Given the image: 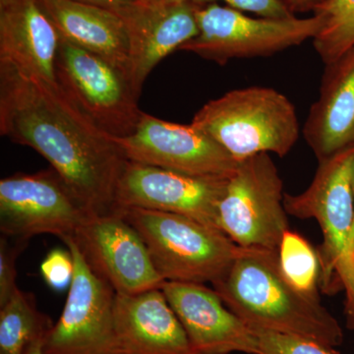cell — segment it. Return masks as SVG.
<instances>
[{
    "mask_svg": "<svg viewBox=\"0 0 354 354\" xmlns=\"http://www.w3.org/2000/svg\"><path fill=\"white\" fill-rule=\"evenodd\" d=\"M113 138L127 160L188 176L230 178L239 164L192 124L169 122L146 113L132 134Z\"/></svg>",
    "mask_w": 354,
    "mask_h": 354,
    "instance_id": "11",
    "label": "cell"
},
{
    "mask_svg": "<svg viewBox=\"0 0 354 354\" xmlns=\"http://www.w3.org/2000/svg\"><path fill=\"white\" fill-rule=\"evenodd\" d=\"M162 290L198 353L257 354L253 330L215 290L203 283L165 281Z\"/></svg>",
    "mask_w": 354,
    "mask_h": 354,
    "instance_id": "15",
    "label": "cell"
},
{
    "mask_svg": "<svg viewBox=\"0 0 354 354\" xmlns=\"http://www.w3.org/2000/svg\"><path fill=\"white\" fill-rule=\"evenodd\" d=\"M199 34L179 50L225 65L234 58L268 57L313 39L322 27L318 15L309 18H252L241 11L209 3L196 12Z\"/></svg>",
    "mask_w": 354,
    "mask_h": 354,
    "instance_id": "7",
    "label": "cell"
},
{
    "mask_svg": "<svg viewBox=\"0 0 354 354\" xmlns=\"http://www.w3.org/2000/svg\"><path fill=\"white\" fill-rule=\"evenodd\" d=\"M75 265L71 251L55 248L44 257L41 265V274L46 285L53 290L64 291L71 286Z\"/></svg>",
    "mask_w": 354,
    "mask_h": 354,
    "instance_id": "25",
    "label": "cell"
},
{
    "mask_svg": "<svg viewBox=\"0 0 354 354\" xmlns=\"http://www.w3.org/2000/svg\"><path fill=\"white\" fill-rule=\"evenodd\" d=\"M113 313L120 354H200L162 288L116 293Z\"/></svg>",
    "mask_w": 354,
    "mask_h": 354,
    "instance_id": "16",
    "label": "cell"
},
{
    "mask_svg": "<svg viewBox=\"0 0 354 354\" xmlns=\"http://www.w3.org/2000/svg\"><path fill=\"white\" fill-rule=\"evenodd\" d=\"M39 1L62 39L106 58L129 79V39L120 14L75 0Z\"/></svg>",
    "mask_w": 354,
    "mask_h": 354,
    "instance_id": "19",
    "label": "cell"
},
{
    "mask_svg": "<svg viewBox=\"0 0 354 354\" xmlns=\"http://www.w3.org/2000/svg\"><path fill=\"white\" fill-rule=\"evenodd\" d=\"M28 239L0 237V306L17 291L16 285V260L27 247Z\"/></svg>",
    "mask_w": 354,
    "mask_h": 354,
    "instance_id": "24",
    "label": "cell"
},
{
    "mask_svg": "<svg viewBox=\"0 0 354 354\" xmlns=\"http://www.w3.org/2000/svg\"><path fill=\"white\" fill-rule=\"evenodd\" d=\"M283 184L270 153L239 162L218 209L221 232L243 248L279 251L290 230Z\"/></svg>",
    "mask_w": 354,
    "mask_h": 354,
    "instance_id": "6",
    "label": "cell"
},
{
    "mask_svg": "<svg viewBox=\"0 0 354 354\" xmlns=\"http://www.w3.org/2000/svg\"><path fill=\"white\" fill-rule=\"evenodd\" d=\"M60 37L39 0H0V62L57 85Z\"/></svg>",
    "mask_w": 354,
    "mask_h": 354,
    "instance_id": "17",
    "label": "cell"
},
{
    "mask_svg": "<svg viewBox=\"0 0 354 354\" xmlns=\"http://www.w3.org/2000/svg\"><path fill=\"white\" fill-rule=\"evenodd\" d=\"M283 202L288 215L314 218L320 225L319 286L325 293L346 290L348 325L354 329V265L348 254L354 220V145L320 160L308 188L297 195L285 193Z\"/></svg>",
    "mask_w": 354,
    "mask_h": 354,
    "instance_id": "3",
    "label": "cell"
},
{
    "mask_svg": "<svg viewBox=\"0 0 354 354\" xmlns=\"http://www.w3.org/2000/svg\"><path fill=\"white\" fill-rule=\"evenodd\" d=\"M72 239L90 269L115 293L139 295L164 285L141 235L118 212L91 216Z\"/></svg>",
    "mask_w": 354,
    "mask_h": 354,
    "instance_id": "12",
    "label": "cell"
},
{
    "mask_svg": "<svg viewBox=\"0 0 354 354\" xmlns=\"http://www.w3.org/2000/svg\"><path fill=\"white\" fill-rule=\"evenodd\" d=\"M0 132L43 156L91 215L115 212L127 158L58 84L0 62Z\"/></svg>",
    "mask_w": 354,
    "mask_h": 354,
    "instance_id": "1",
    "label": "cell"
},
{
    "mask_svg": "<svg viewBox=\"0 0 354 354\" xmlns=\"http://www.w3.org/2000/svg\"><path fill=\"white\" fill-rule=\"evenodd\" d=\"M191 124L237 162L262 153L285 157L300 133L297 109L290 99L260 86L237 88L211 100L197 111Z\"/></svg>",
    "mask_w": 354,
    "mask_h": 354,
    "instance_id": "4",
    "label": "cell"
},
{
    "mask_svg": "<svg viewBox=\"0 0 354 354\" xmlns=\"http://www.w3.org/2000/svg\"><path fill=\"white\" fill-rule=\"evenodd\" d=\"M257 354H339L323 344L304 337L253 330Z\"/></svg>",
    "mask_w": 354,
    "mask_h": 354,
    "instance_id": "23",
    "label": "cell"
},
{
    "mask_svg": "<svg viewBox=\"0 0 354 354\" xmlns=\"http://www.w3.org/2000/svg\"><path fill=\"white\" fill-rule=\"evenodd\" d=\"M91 216L55 169L0 180V230L7 237L29 241L48 234L62 239Z\"/></svg>",
    "mask_w": 354,
    "mask_h": 354,
    "instance_id": "9",
    "label": "cell"
},
{
    "mask_svg": "<svg viewBox=\"0 0 354 354\" xmlns=\"http://www.w3.org/2000/svg\"><path fill=\"white\" fill-rule=\"evenodd\" d=\"M177 1H189L196 6H203L206 4L216 3L223 1L230 8L239 11H245L260 16L261 18H272V19H286L295 17V13L285 3L283 0H177Z\"/></svg>",
    "mask_w": 354,
    "mask_h": 354,
    "instance_id": "26",
    "label": "cell"
},
{
    "mask_svg": "<svg viewBox=\"0 0 354 354\" xmlns=\"http://www.w3.org/2000/svg\"><path fill=\"white\" fill-rule=\"evenodd\" d=\"M313 12L322 19L314 48L324 64H334L354 48V0H324Z\"/></svg>",
    "mask_w": 354,
    "mask_h": 354,
    "instance_id": "21",
    "label": "cell"
},
{
    "mask_svg": "<svg viewBox=\"0 0 354 354\" xmlns=\"http://www.w3.org/2000/svg\"><path fill=\"white\" fill-rule=\"evenodd\" d=\"M279 259L281 272L291 285L308 297L319 298L320 261L304 236L286 230L279 244Z\"/></svg>",
    "mask_w": 354,
    "mask_h": 354,
    "instance_id": "22",
    "label": "cell"
},
{
    "mask_svg": "<svg viewBox=\"0 0 354 354\" xmlns=\"http://www.w3.org/2000/svg\"><path fill=\"white\" fill-rule=\"evenodd\" d=\"M75 272L64 311L44 339L46 354H120L114 329L115 291L86 263L72 236L62 239Z\"/></svg>",
    "mask_w": 354,
    "mask_h": 354,
    "instance_id": "10",
    "label": "cell"
},
{
    "mask_svg": "<svg viewBox=\"0 0 354 354\" xmlns=\"http://www.w3.org/2000/svg\"><path fill=\"white\" fill-rule=\"evenodd\" d=\"M227 180L188 176L127 160L116 189L115 212L139 208L177 214L220 230L218 205Z\"/></svg>",
    "mask_w": 354,
    "mask_h": 354,
    "instance_id": "13",
    "label": "cell"
},
{
    "mask_svg": "<svg viewBox=\"0 0 354 354\" xmlns=\"http://www.w3.org/2000/svg\"><path fill=\"white\" fill-rule=\"evenodd\" d=\"M55 75L67 97L104 132L124 137L135 131L143 113L140 95L108 59L62 39Z\"/></svg>",
    "mask_w": 354,
    "mask_h": 354,
    "instance_id": "8",
    "label": "cell"
},
{
    "mask_svg": "<svg viewBox=\"0 0 354 354\" xmlns=\"http://www.w3.org/2000/svg\"><path fill=\"white\" fill-rule=\"evenodd\" d=\"M291 12H304V11H313L324 0H283Z\"/></svg>",
    "mask_w": 354,
    "mask_h": 354,
    "instance_id": "28",
    "label": "cell"
},
{
    "mask_svg": "<svg viewBox=\"0 0 354 354\" xmlns=\"http://www.w3.org/2000/svg\"><path fill=\"white\" fill-rule=\"evenodd\" d=\"M326 66L302 130L319 162L354 145V48Z\"/></svg>",
    "mask_w": 354,
    "mask_h": 354,
    "instance_id": "18",
    "label": "cell"
},
{
    "mask_svg": "<svg viewBox=\"0 0 354 354\" xmlns=\"http://www.w3.org/2000/svg\"><path fill=\"white\" fill-rule=\"evenodd\" d=\"M116 212L141 235L165 281L213 285L242 250L221 230L188 216L139 208Z\"/></svg>",
    "mask_w": 354,
    "mask_h": 354,
    "instance_id": "5",
    "label": "cell"
},
{
    "mask_svg": "<svg viewBox=\"0 0 354 354\" xmlns=\"http://www.w3.org/2000/svg\"><path fill=\"white\" fill-rule=\"evenodd\" d=\"M198 7L189 1L140 0L120 14L129 39L130 82L139 95L152 70L199 34Z\"/></svg>",
    "mask_w": 354,
    "mask_h": 354,
    "instance_id": "14",
    "label": "cell"
},
{
    "mask_svg": "<svg viewBox=\"0 0 354 354\" xmlns=\"http://www.w3.org/2000/svg\"><path fill=\"white\" fill-rule=\"evenodd\" d=\"M53 325L37 308L32 295L18 288L0 306V354H23L30 342L48 335Z\"/></svg>",
    "mask_w": 354,
    "mask_h": 354,
    "instance_id": "20",
    "label": "cell"
},
{
    "mask_svg": "<svg viewBox=\"0 0 354 354\" xmlns=\"http://www.w3.org/2000/svg\"><path fill=\"white\" fill-rule=\"evenodd\" d=\"M46 335L44 337H38L32 342H30L26 348L23 354H46L44 351V339H46Z\"/></svg>",
    "mask_w": 354,
    "mask_h": 354,
    "instance_id": "29",
    "label": "cell"
},
{
    "mask_svg": "<svg viewBox=\"0 0 354 354\" xmlns=\"http://www.w3.org/2000/svg\"><path fill=\"white\" fill-rule=\"evenodd\" d=\"M213 286L252 330L304 337L330 349L344 342L341 326L319 298L304 295L283 276L279 251L242 247Z\"/></svg>",
    "mask_w": 354,
    "mask_h": 354,
    "instance_id": "2",
    "label": "cell"
},
{
    "mask_svg": "<svg viewBox=\"0 0 354 354\" xmlns=\"http://www.w3.org/2000/svg\"><path fill=\"white\" fill-rule=\"evenodd\" d=\"M348 254L349 258H351V261L354 265V220L353 230H351V241H349Z\"/></svg>",
    "mask_w": 354,
    "mask_h": 354,
    "instance_id": "30",
    "label": "cell"
},
{
    "mask_svg": "<svg viewBox=\"0 0 354 354\" xmlns=\"http://www.w3.org/2000/svg\"><path fill=\"white\" fill-rule=\"evenodd\" d=\"M75 1L104 7V8L109 9L120 15L130 7L138 3L140 0H75Z\"/></svg>",
    "mask_w": 354,
    "mask_h": 354,
    "instance_id": "27",
    "label": "cell"
},
{
    "mask_svg": "<svg viewBox=\"0 0 354 354\" xmlns=\"http://www.w3.org/2000/svg\"><path fill=\"white\" fill-rule=\"evenodd\" d=\"M144 1H147V2H160V1H165V0H144Z\"/></svg>",
    "mask_w": 354,
    "mask_h": 354,
    "instance_id": "31",
    "label": "cell"
}]
</instances>
